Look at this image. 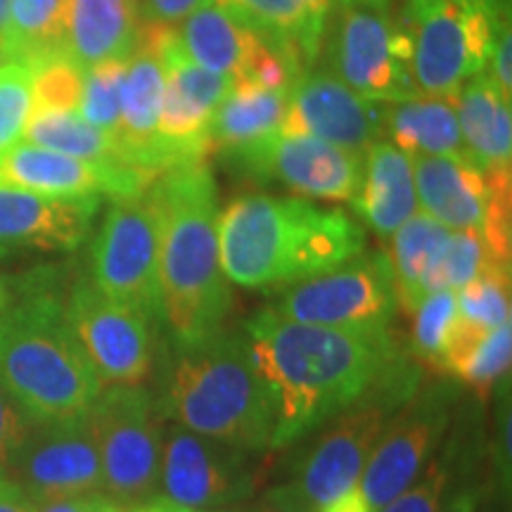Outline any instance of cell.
Wrapping results in <instances>:
<instances>
[{
	"mask_svg": "<svg viewBox=\"0 0 512 512\" xmlns=\"http://www.w3.org/2000/svg\"><path fill=\"white\" fill-rule=\"evenodd\" d=\"M273 408V448L292 446L392 377L418 366L387 328H323L275 316L245 323Z\"/></svg>",
	"mask_w": 512,
	"mask_h": 512,
	"instance_id": "6da1fadb",
	"label": "cell"
},
{
	"mask_svg": "<svg viewBox=\"0 0 512 512\" xmlns=\"http://www.w3.org/2000/svg\"><path fill=\"white\" fill-rule=\"evenodd\" d=\"M159 226L162 325L174 349L226 330L233 290L219 254V188L207 162L181 164L147 190Z\"/></svg>",
	"mask_w": 512,
	"mask_h": 512,
	"instance_id": "7a4b0ae2",
	"label": "cell"
},
{
	"mask_svg": "<svg viewBox=\"0 0 512 512\" xmlns=\"http://www.w3.org/2000/svg\"><path fill=\"white\" fill-rule=\"evenodd\" d=\"M366 252V230L344 209L304 197L240 195L219 211V254L228 283L278 290L316 278Z\"/></svg>",
	"mask_w": 512,
	"mask_h": 512,
	"instance_id": "3957f363",
	"label": "cell"
},
{
	"mask_svg": "<svg viewBox=\"0 0 512 512\" xmlns=\"http://www.w3.org/2000/svg\"><path fill=\"white\" fill-rule=\"evenodd\" d=\"M0 384L31 422L81 418L102 392L50 280H27L0 313Z\"/></svg>",
	"mask_w": 512,
	"mask_h": 512,
	"instance_id": "277c9868",
	"label": "cell"
},
{
	"mask_svg": "<svg viewBox=\"0 0 512 512\" xmlns=\"http://www.w3.org/2000/svg\"><path fill=\"white\" fill-rule=\"evenodd\" d=\"M159 408L202 437L271 451V396L245 330H221L195 347L174 349Z\"/></svg>",
	"mask_w": 512,
	"mask_h": 512,
	"instance_id": "5b68a950",
	"label": "cell"
},
{
	"mask_svg": "<svg viewBox=\"0 0 512 512\" xmlns=\"http://www.w3.org/2000/svg\"><path fill=\"white\" fill-rule=\"evenodd\" d=\"M510 0H406L401 27L411 43L415 88L427 98H456L486 72Z\"/></svg>",
	"mask_w": 512,
	"mask_h": 512,
	"instance_id": "8992f818",
	"label": "cell"
},
{
	"mask_svg": "<svg viewBox=\"0 0 512 512\" xmlns=\"http://www.w3.org/2000/svg\"><path fill=\"white\" fill-rule=\"evenodd\" d=\"M418 387L420 368L413 366L320 427L323 434L304 453L283 489L309 512H320L356 486L387 420Z\"/></svg>",
	"mask_w": 512,
	"mask_h": 512,
	"instance_id": "52a82bcc",
	"label": "cell"
},
{
	"mask_svg": "<svg viewBox=\"0 0 512 512\" xmlns=\"http://www.w3.org/2000/svg\"><path fill=\"white\" fill-rule=\"evenodd\" d=\"M102 467V494L131 510L159 494L162 408L143 387H105L86 413Z\"/></svg>",
	"mask_w": 512,
	"mask_h": 512,
	"instance_id": "ba28073f",
	"label": "cell"
},
{
	"mask_svg": "<svg viewBox=\"0 0 512 512\" xmlns=\"http://www.w3.org/2000/svg\"><path fill=\"white\" fill-rule=\"evenodd\" d=\"M389 3L392 0H370L339 8L328 46V72L373 102L420 95L413 79L411 43Z\"/></svg>",
	"mask_w": 512,
	"mask_h": 512,
	"instance_id": "9c48e42d",
	"label": "cell"
},
{
	"mask_svg": "<svg viewBox=\"0 0 512 512\" xmlns=\"http://www.w3.org/2000/svg\"><path fill=\"white\" fill-rule=\"evenodd\" d=\"M88 278L114 302L140 313L152 325L162 323L159 226L147 192L112 200L91 245Z\"/></svg>",
	"mask_w": 512,
	"mask_h": 512,
	"instance_id": "30bf717a",
	"label": "cell"
},
{
	"mask_svg": "<svg viewBox=\"0 0 512 512\" xmlns=\"http://www.w3.org/2000/svg\"><path fill=\"white\" fill-rule=\"evenodd\" d=\"M392 266L384 252H361L347 264L287 287L275 316L323 328H387L396 313Z\"/></svg>",
	"mask_w": 512,
	"mask_h": 512,
	"instance_id": "8fae6325",
	"label": "cell"
},
{
	"mask_svg": "<svg viewBox=\"0 0 512 512\" xmlns=\"http://www.w3.org/2000/svg\"><path fill=\"white\" fill-rule=\"evenodd\" d=\"M418 209L448 230H475L510 261V176H489L467 157H411Z\"/></svg>",
	"mask_w": 512,
	"mask_h": 512,
	"instance_id": "7c38bea8",
	"label": "cell"
},
{
	"mask_svg": "<svg viewBox=\"0 0 512 512\" xmlns=\"http://www.w3.org/2000/svg\"><path fill=\"white\" fill-rule=\"evenodd\" d=\"M456 392L448 382L415 389L411 399L387 420L370 453L358 489L377 512L420 477L422 467L446 437Z\"/></svg>",
	"mask_w": 512,
	"mask_h": 512,
	"instance_id": "4fadbf2b",
	"label": "cell"
},
{
	"mask_svg": "<svg viewBox=\"0 0 512 512\" xmlns=\"http://www.w3.org/2000/svg\"><path fill=\"white\" fill-rule=\"evenodd\" d=\"M259 456L174 422L162 437V496L197 512H219L254 489Z\"/></svg>",
	"mask_w": 512,
	"mask_h": 512,
	"instance_id": "5bb4252c",
	"label": "cell"
},
{
	"mask_svg": "<svg viewBox=\"0 0 512 512\" xmlns=\"http://www.w3.org/2000/svg\"><path fill=\"white\" fill-rule=\"evenodd\" d=\"M67 318L102 389L143 387L155 366V325L150 320L100 292L88 275L69 292Z\"/></svg>",
	"mask_w": 512,
	"mask_h": 512,
	"instance_id": "9a60e30c",
	"label": "cell"
},
{
	"mask_svg": "<svg viewBox=\"0 0 512 512\" xmlns=\"http://www.w3.org/2000/svg\"><path fill=\"white\" fill-rule=\"evenodd\" d=\"M363 157L311 136L273 133L226 152V159L254 181L278 183L316 200L354 204L363 181Z\"/></svg>",
	"mask_w": 512,
	"mask_h": 512,
	"instance_id": "2e32d148",
	"label": "cell"
},
{
	"mask_svg": "<svg viewBox=\"0 0 512 512\" xmlns=\"http://www.w3.org/2000/svg\"><path fill=\"white\" fill-rule=\"evenodd\" d=\"M34 505L102 494V467L86 415L62 422H34L8 470Z\"/></svg>",
	"mask_w": 512,
	"mask_h": 512,
	"instance_id": "e0dca14e",
	"label": "cell"
},
{
	"mask_svg": "<svg viewBox=\"0 0 512 512\" xmlns=\"http://www.w3.org/2000/svg\"><path fill=\"white\" fill-rule=\"evenodd\" d=\"M164 102L159 112V157L164 169L202 162L211 150L209 124L233 79L214 74L195 64L183 53L176 29H169L164 41Z\"/></svg>",
	"mask_w": 512,
	"mask_h": 512,
	"instance_id": "ac0fdd59",
	"label": "cell"
},
{
	"mask_svg": "<svg viewBox=\"0 0 512 512\" xmlns=\"http://www.w3.org/2000/svg\"><path fill=\"white\" fill-rule=\"evenodd\" d=\"M384 105L351 91L328 69H309L287 88L280 133L311 136L349 152H366L384 140Z\"/></svg>",
	"mask_w": 512,
	"mask_h": 512,
	"instance_id": "d6986e66",
	"label": "cell"
},
{
	"mask_svg": "<svg viewBox=\"0 0 512 512\" xmlns=\"http://www.w3.org/2000/svg\"><path fill=\"white\" fill-rule=\"evenodd\" d=\"M183 53L202 69L230 76L233 83L290 88L294 74L283 57L235 22L216 0H207L176 27Z\"/></svg>",
	"mask_w": 512,
	"mask_h": 512,
	"instance_id": "ffe728a7",
	"label": "cell"
},
{
	"mask_svg": "<svg viewBox=\"0 0 512 512\" xmlns=\"http://www.w3.org/2000/svg\"><path fill=\"white\" fill-rule=\"evenodd\" d=\"M102 197H48L0 185V259L74 252L91 235Z\"/></svg>",
	"mask_w": 512,
	"mask_h": 512,
	"instance_id": "44dd1931",
	"label": "cell"
},
{
	"mask_svg": "<svg viewBox=\"0 0 512 512\" xmlns=\"http://www.w3.org/2000/svg\"><path fill=\"white\" fill-rule=\"evenodd\" d=\"M157 176L145 171H110L62 152L24 143L0 152V185L48 197H136L150 190Z\"/></svg>",
	"mask_w": 512,
	"mask_h": 512,
	"instance_id": "7402d4cb",
	"label": "cell"
},
{
	"mask_svg": "<svg viewBox=\"0 0 512 512\" xmlns=\"http://www.w3.org/2000/svg\"><path fill=\"white\" fill-rule=\"evenodd\" d=\"M169 29L140 24L136 50L126 60L117 140L126 162L152 176L166 174L159 157V112L164 102V41Z\"/></svg>",
	"mask_w": 512,
	"mask_h": 512,
	"instance_id": "603a6c76",
	"label": "cell"
},
{
	"mask_svg": "<svg viewBox=\"0 0 512 512\" xmlns=\"http://www.w3.org/2000/svg\"><path fill=\"white\" fill-rule=\"evenodd\" d=\"M216 3L283 57L294 79L316 64L335 5L332 0H216Z\"/></svg>",
	"mask_w": 512,
	"mask_h": 512,
	"instance_id": "cb8c5ba5",
	"label": "cell"
},
{
	"mask_svg": "<svg viewBox=\"0 0 512 512\" xmlns=\"http://www.w3.org/2000/svg\"><path fill=\"white\" fill-rule=\"evenodd\" d=\"M138 34V0H64V55L79 69L128 60Z\"/></svg>",
	"mask_w": 512,
	"mask_h": 512,
	"instance_id": "d4e9b609",
	"label": "cell"
},
{
	"mask_svg": "<svg viewBox=\"0 0 512 512\" xmlns=\"http://www.w3.org/2000/svg\"><path fill=\"white\" fill-rule=\"evenodd\" d=\"M512 95L482 72L456 95V117L465 155L489 176H510Z\"/></svg>",
	"mask_w": 512,
	"mask_h": 512,
	"instance_id": "484cf974",
	"label": "cell"
},
{
	"mask_svg": "<svg viewBox=\"0 0 512 512\" xmlns=\"http://www.w3.org/2000/svg\"><path fill=\"white\" fill-rule=\"evenodd\" d=\"M354 207L368 228L389 238L418 214L413 159L389 140L375 143L363 157V181Z\"/></svg>",
	"mask_w": 512,
	"mask_h": 512,
	"instance_id": "4316f807",
	"label": "cell"
},
{
	"mask_svg": "<svg viewBox=\"0 0 512 512\" xmlns=\"http://www.w3.org/2000/svg\"><path fill=\"white\" fill-rule=\"evenodd\" d=\"M384 140L411 157H467L456 98H408L384 105Z\"/></svg>",
	"mask_w": 512,
	"mask_h": 512,
	"instance_id": "83f0119b",
	"label": "cell"
},
{
	"mask_svg": "<svg viewBox=\"0 0 512 512\" xmlns=\"http://www.w3.org/2000/svg\"><path fill=\"white\" fill-rule=\"evenodd\" d=\"M287 110V88L233 83L209 124V145L226 152L240 150L280 131Z\"/></svg>",
	"mask_w": 512,
	"mask_h": 512,
	"instance_id": "f1b7e54d",
	"label": "cell"
},
{
	"mask_svg": "<svg viewBox=\"0 0 512 512\" xmlns=\"http://www.w3.org/2000/svg\"><path fill=\"white\" fill-rule=\"evenodd\" d=\"M24 140L31 145L81 159V162L102 166V169H138V166L126 162L117 138L91 126L74 110H34L27 131H24Z\"/></svg>",
	"mask_w": 512,
	"mask_h": 512,
	"instance_id": "f546056e",
	"label": "cell"
},
{
	"mask_svg": "<svg viewBox=\"0 0 512 512\" xmlns=\"http://www.w3.org/2000/svg\"><path fill=\"white\" fill-rule=\"evenodd\" d=\"M448 235L451 230L422 211L389 235L392 245H389L387 259L392 266L396 304H401L403 311L411 316L425 299V278L437 261L441 247L446 245Z\"/></svg>",
	"mask_w": 512,
	"mask_h": 512,
	"instance_id": "4dcf8cb0",
	"label": "cell"
},
{
	"mask_svg": "<svg viewBox=\"0 0 512 512\" xmlns=\"http://www.w3.org/2000/svg\"><path fill=\"white\" fill-rule=\"evenodd\" d=\"M64 55V0H10L5 60L29 67Z\"/></svg>",
	"mask_w": 512,
	"mask_h": 512,
	"instance_id": "1f68e13d",
	"label": "cell"
},
{
	"mask_svg": "<svg viewBox=\"0 0 512 512\" xmlns=\"http://www.w3.org/2000/svg\"><path fill=\"white\" fill-rule=\"evenodd\" d=\"M510 323V266L494 264L456 292L453 332L463 342H479Z\"/></svg>",
	"mask_w": 512,
	"mask_h": 512,
	"instance_id": "d6a6232c",
	"label": "cell"
},
{
	"mask_svg": "<svg viewBox=\"0 0 512 512\" xmlns=\"http://www.w3.org/2000/svg\"><path fill=\"white\" fill-rule=\"evenodd\" d=\"M494 264L510 266V261L498 259L491 252L489 242L475 230H451L446 245L441 247L437 261L425 278V297L441 290H463L467 283H472L479 273Z\"/></svg>",
	"mask_w": 512,
	"mask_h": 512,
	"instance_id": "836d02e7",
	"label": "cell"
},
{
	"mask_svg": "<svg viewBox=\"0 0 512 512\" xmlns=\"http://www.w3.org/2000/svg\"><path fill=\"white\" fill-rule=\"evenodd\" d=\"M126 60H112L83 69L81 95L76 112L88 124L117 138L121 119V91H124Z\"/></svg>",
	"mask_w": 512,
	"mask_h": 512,
	"instance_id": "e575fe53",
	"label": "cell"
},
{
	"mask_svg": "<svg viewBox=\"0 0 512 512\" xmlns=\"http://www.w3.org/2000/svg\"><path fill=\"white\" fill-rule=\"evenodd\" d=\"M413 318L408 354L439 373L441 356H444L448 335L456 320V292L441 290L425 297Z\"/></svg>",
	"mask_w": 512,
	"mask_h": 512,
	"instance_id": "d590c367",
	"label": "cell"
},
{
	"mask_svg": "<svg viewBox=\"0 0 512 512\" xmlns=\"http://www.w3.org/2000/svg\"><path fill=\"white\" fill-rule=\"evenodd\" d=\"M34 112V72L22 60L0 62V152L22 143Z\"/></svg>",
	"mask_w": 512,
	"mask_h": 512,
	"instance_id": "8d00e7d4",
	"label": "cell"
},
{
	"mask_svg": "<svg viewBox=\"0 0 512 512\" xmlns=\"http://www.w3.org/2000/svg\"><path fill=\"white\" fill-rule=\"evenodd\" d=\"M34 72V110H74L79 107L83 69L67 55L48 57L31 67Z\"/></svg>",
	"mask_w": 512,
	"mask_h": 512,
	"instance_id": "74e56055",
	"label": "cell"
},
{
	"mask_svg": "<svg viewBox=\"0 0 512 512\" xmlns=\"http://www.w3.org/2000/svg\"><path fill=\"white\" fill-rule=\"evenodd\" d=\"M510 356H512V325L505 323L496 328L489 337L479 344L465 368L458 373V380H463L467 387H472L482 396L491 392V387L508 375L510 370Z\"/></svg>",
	"mask_w": 512,
	"mask_h": 512,
	"instance_id": "f35d334b",
	"label": "cell"
},
{
	"mask_svg": "<svg viewBox=\"0 0 512 512\" xmlns=\"http://www.w3.org/2000/svg\"><path fill=\"white\" fill-rule=\"evenodd\" d=\"M448 470L444 463H432L430 470L408 486L401 496L389 501L377 512H439L441 498L446 494Z\"/></svg>",
	"mask_w": 512,
	"mask_h": 512,
	"instance_id": "ab89813d",
	"label": "cell"
},
{
	"mask_svg": "<svg viewBox=\"0 0 512 512\" xmlns=\"http://www.w3.org/2000/svg\"><path fill=\"white\" fill-rule=\"evenodd\" d=\"M34 422L19 408L8 389L0 384V472L8 470L10 460L15 458L19 446L24 444Z\"/></svg>",
	"mask_w": 512,
	"mask_h": 512,
	"instance_id": "60d3db41",
	"label": "cell"
},
{
	"mask_svg": "<svg viewBox=\"0 0 512 512\" xmlns=\"http://www.w3.org/2000/svg\"><path fill=\"white\" fill-rule=\"evenodd\" d=\"M207 0H138L140 24L152 27H178L185 17L192 15Z\"/></svg>",
	"mask_w": 512,
	"mask_h": 512,
	"instance_id": "b9f144b4",
	"label": "cell"
},
{
	"mask_svg": "<svg viewBox=\"0 0 512 512\" xmlns=\"http://www.w3.org/2000/svg\"><path fill=\"white\" fill-rule=\"evenodd\" d=\"M486 74L494 79L501 91L512 95V31L510 24L501 31L498 36L494 53H491L489 67H486Z\"/></svg>",
	"mask_w": 512,
	"mask_h": 512,
	"instance_id": "7bdbcfd3",
	"label": "cell"
},
{
	"mask_svg": "<svg viewBox=\"0 0 512 512\" xmlns=\"http://www.w3.org/2000/svg\"><path fill=\"white\" fill-rule=\"evenodd\" d=\"M121 505L110 501L105 494L60 498V501H48L34 505V512H117Z\"/></svg>",
	"mask_w": 512,
	"mask_h": 512,
	"instance_id": "ee69618b",
	"label": "cell"
},
{
	"mask_svg": "<svg viewBox=\"0 0 512 512\" xmlns=\"http://www.w3.org/2000/svg\"><path fill=\"white\" fill-rule=\"evenodd\" d=\"M0 512H34V503L3 472H0Z\"/></svg>",
	"mask_w": 512,
	"mask_h": 512,
	"instance_id": "f6af8a7d",
	"label": "cell"
},
{
	"mask_svg": "<svg viewBox=\"0 0 512 512\" xmlns=\"http://www.w3.org/2000/svg\"><path fill=\"white\" fill-rule=\"evenodd\" d=\"M252 512H309V510H306L299 501H294L283 486H278V489L268 491V494L254 505Z\"/></svg>",
	"mask_w": 512,
	"mask_h": 512,
	"instance_id": "bcb514c9",
	"label": "cell"
},
{
	"mask_svg": "<svg viewBox=\"0 0 512 512\" xmlns=\"http://www.w3.org/2000/svg\"><path fill=\"white\" fill-rule=\"evenodd\" d=\"M320 512H373L366 501V496L361 494V489L351 486L349 491H344L342 496H337L335 501H330Z\"/></svg>",
	"mask_w": 512,
	"mask_h": 512,
	"instance_id": "7dc6e473",
	"label": "cell"
},
{
	"mask_svg": "<svg viewBox=\"0 0 512 512\" xmlns=\"http://www.w3.org/2000/svg\"><path fill=\"white\" fill-rule=\"evenodd\" d=\"M128 512H197V510L183 508V505L169 501V498L157 496V498H152V501H147L143 505H136V508H131Z\"/></svg>",
	"mask_w": 512,
	"mask_h": 512,
	"instance_id": "c3c4849f",
	"label": "cell"
},
{
	"mask_svg": "<svg viewBox=\"0 0 512 512\" xmlns=\"http://www.w3.org/2000/svg\"><path fill=\"white\" fill-rule=\"evenodd\" d=\"M8 27H10V0H0V62L5 60Z\"/></svg>",
	"mask_w": 512,
	"mask_h": 512,
	"instance_id": "681fc988",
	"label": "cell"
},
{
	"mask_svg": "<svg viewBox=\"0 0 512 512\" xmlns=\"http://www.w3.org/2000/svg\"><path fill=\"white\" fill-rule=\"evenodd\" d=\"M8 299H10V287L5 285L3 278H0V313H3L5 304H8Z\"/></svg>",
	"mask_w": 512,
	"mask_h": 512,
	"instance_id": "f907efd6",
	"label": "cell"
},
{
	"mask_svg": "<svg viewBox=\"0 0 512 512\" xmlns=\"http://www.w3.org/2000/svg\"><path fill=\"white\" fill-rule=\"evenodd\" d=\"M332 3L339 5V8H344V5H354V3H370V0H332Z\"/></svg>",
	"mask_w": 512,
	"mask_h": 512,
	"instance_id": "816d5d0a",
	"label": "cell"
},
{
	"mask_svg": "<svg viewBox=\"0 0 512 512\" xmlns=\"http://www.w3.org/2000/svg\"><path fill=\"white\" fill-rule=\"evenodd\" d=\"M117 512H128V510H126V508H121V510H117Z\"/></svg>",
	"mask_w": 512,
	"mask_h": 512,
	"instance_id": "f5cc1de1",
	"label": "cell"
}]
</instances>
